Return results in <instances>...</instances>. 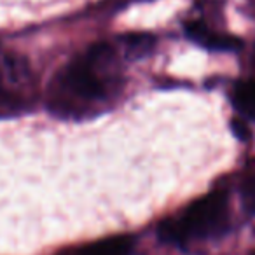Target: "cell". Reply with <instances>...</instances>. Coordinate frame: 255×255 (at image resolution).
Wrapping results in <instances>:
<instances>
[{
	"label": "cell",
	"mask_w": 255,
	"mask_h": 255,
	"mask_svg": "<svg viewBox=\"0 0 255 255\" xmlns=\"http://www.w3.org/2000/svg\"><path fill=\"white\" fill-rule=\"evenodd\" d=\"M121 86L112 47L96 44L58 72L49 89V107L63 117H84L103 109Z\"/></svg>",
	"instance_id": "cell-1"
},
{
	"label": "cell",
	"mask_w": 255,
	"mask_h": 255,
	"mask_svg": "<svg viewBox=\"0 0 255 255\" xmlns=\"http://www.w3.org/2000/svg\"><path fill=\"white\" fill-rule=\"evenodd\" d=\"M229 220V198L224 191H213L185 206L178 215L164 220L159 236L164 241L187 247L220 234Z\"/></svg>",
	"instance_id": "cell-2"
},
{
	"label": "cell",
	"mask_w": 255,
	"mask_h": 255,
	"mask_svg": "<svg viewBox=\"0 0 255 255\" xmlns=\"http://www.w3.org/2000/svg\"><path fill=\"white\" fill-rule=\"evenodd\" d=\"M185 33L199 46H205L213 51H234L241 47L240 39L222 32H215L203 21H189L185 25Z\"/></svg>",
	"instance_id": "cell-3"
},
{
	"label": "cell",
	"mask_w": 255,
	"mask_h": 255,
	"mask_svg": "<svg viewBox=\"0 0 255 255\" xmlns=\"http://www.w3.org/2000/svg\"><path fill=\"white\" fill-rule=\"evenodd\" d=\"M129 252H131V240L123 236L88 243L84 247L61 252L60 255H129Z\"/></svg>",
	"instance_id": "cell-4"
},
{
	"label": "cell",
	"mask_w": 255,
	"mask_h": 255,
	"mask_svg": "<svg viewBox=\"0 0 255 255\" xmlns=\"http://www.w3.org/2000/svg\"><path fill=\"white\" fill-rule=\"evenodd\" d=\"M233 103L240 114L245 117L255 119V79L245 81L234 88Z\"/></svg>",
	"instance_id": "cell-5"
}]
</instances>
